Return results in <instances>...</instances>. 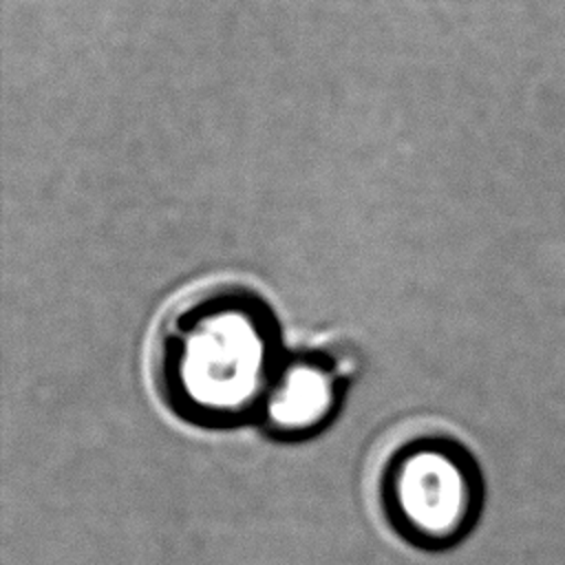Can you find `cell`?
Here are the masks:
<instances>
[{
	"label": "cell",
	"instance_id": "obj_2",
	"mask_svg": "<svg viewBox=\"0 0 565 565\" xmlns=\"http://www.w3.org/2000/svg\"><path fill=\"white\" fill-rule=\"evenodd\" d=\"M373 497L388 527L415 547L444 550L479 519L483 483L470 450L450 433L413 426L382 446Z\"/></svg>",
	"mask_w": 565,
	"mask_h": 565
},
{
	"label": "cell",
	"instance_id": "obj_1",
	"mask_svg": "<svg viewBox=\"0 0 565 565\" xmlns=\"http://www.w3.org/2000/svg\"><path fill=\"white\" fill-rule=\"evenodd\" d=\"M282 358L274 309L254 287L230 278L174 294L148 351L161 402L203 428L256 422Z\"/></svg>",
	"mask_w": 565,
	"mask_h": 565
},
{
	"label": "cell",
	"instance_id": "obj_3",
	"mask_svg": "<svg viewBox=\"0 0 565 565\" xmlns=\"http://www.w3.org/2000/svg\"><path fill=\"white\" fill-rule=\"evenodd\" d=\"M351 377L353 360L335 347L285 353L256 422L276 437H309L333 419Z\"/></svg>",
	"mask_w": 565,
	"mask_h": 565
}]
</instances>
